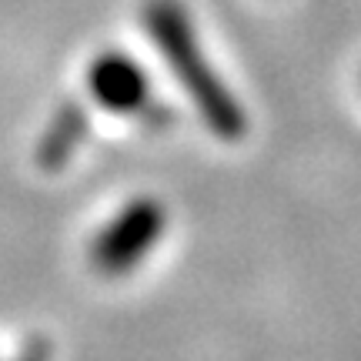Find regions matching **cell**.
<instances>
[{"label": "cell", "mask_w": 361, "mask_h": 361, "mask_svg": "<svg viewBox=\"0 0 361 361\" xmlns=\"http://www.w3.org/2000/svg\"><path fill=\"white\" fill-rule=\"evenodd\" d=\"M84 80H87V94L111 114L130 117L151 107V78L124 51H101L87 64Z\"/></svg>", "instance_id": "3957f363"}, {"label": "cell", "mask_w": 361, "mask_h": 361, "mask_svg": "<svg viewBox=\"0 0 361 361\" xmlns=\"http://www.w3.org/2000/svg\"><path fill=\"white\" fill-rule=\"evenodd\" d=\"M144 30L151 34L157 54L164 57L171 74L180 80L204 124L224 141H238L247 130L245 107L238 104L231 87L214 74L201 40L194 34L191 17L178 0H151L144 7Z\"/></svg>", "instance_id": "6da1fadb"}, {"label": "cell", "mask_w": 361, "mask_h": 361, "mask_svg": "<svg viewBox=\"0 0 361 361\" xmlns=\"http://www.w3.org/2000/svg\"><path fill=\"white\" fill-rule=\"evenodd\" d=\"M84 134H87V117H84V111H80L78 104H67V107H61V111L54 114V121L47 124L44 137H40L37 161L47 171L64 168L67 161L74 157V151L80 147Z\"/></svg>", "instance_id": "277c9868"}, {"label": "cell", "mask_w": 361, "mask_h": 361, "mask_svg": "<svg viewBox=\"0 0 361 361\" xmlns=\"http://www.w3.org/2000/svg\"><path fill=\"white\" fill-rule=\"evenodd\" d=\"M164 228H168L164 204L154 197H134L94 234V241L87 247L90 264L107 278L128 274L157 247Z\"/></svg>", "instance_id": "7a4b0ae2"}]
</instances>
